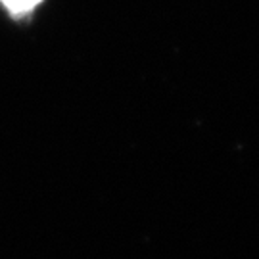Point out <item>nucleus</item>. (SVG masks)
<instances>
[{
    "instance_id": "obj_1",
    "label": "nucleus",
    "mask_w": 259,
    "mask_h": 259,
    "mask_svg": "<svg viewBox=\"0 0 259 259\" xmlns=\"http://www.w3.org/2000/svg\"><path fill=\"white\" fill-rule=\"evenodd\" d=\"M12 14H27L31 10L38 6L42 0H0Z\"/></svg>"
}]
</instances>
